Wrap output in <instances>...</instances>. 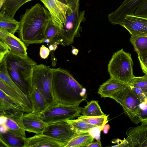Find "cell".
<instances>
[{
	"instance_id": "1",
	"label": "cell",
	"mask_w": 147,
	"mask_h": 147,
	"mask_svg": "<svg viewBox=\"0 0 147 147\" xmlns=\"http://www.w3.org/2000/svg\"><path fill=\"white\" fill-rule=\"evenodd\" d=\"M51 20L47 9L39 3L27 9L20 21V38L27 46L44 43L45 30Z\"/></svg>"
},
{
	"instance_id": "2",
	"label": "cell",
	"mask_w": 147,
	"mask_h": 147,
	"mask_svg": "<svg viewBox=\"0 0 147 147\" xmlns=\"http://www.w3.org/2000/svg\"><path fill=\"white\" fill-rule=\"evenodd\" d=\"M53 94L55 102L69 106H79L87 97L85 88L67 70L52 68Z\"/></svg>"
},
{
	"instance_id": "3",
	"label": "cell",
	"mask_w": 147,
	"mask_h": 147,
	"mask_svg": "<svg viewBox=\"0 0 147 147\" xmlns=\"http://www.w3.org/2000/svg\"><path fill=\"white\" fill-rule=\"evenodd\" d=\"M8 73L19 88L29 96L32 90L33 70L36 63L28 56L22 57L9 51L3 58Z\"/></svg>"
},
{
	"instance_id": "4",
	"label": "cell",
	"mask_w": 147,
	"mask_h": 147,
	"mask_svg": "<svg viewBox=\"0 0 147 147\" xmlns=\"http://www.w3.org/2000/svg\"><path fill=\"white\" fill-rule=\"evenodd\" d=\"M131 54L123 49L114 53L108 65L110 78L128 84L135 77Z\"/></svg>"
},
{
	"instance_id": "5",
	"label": "cell",
	"mask_w": 147,
	"mask_h": 147,
	"mask_svg": "<svg viewBox=\"0 0 147 147\" xmlns=\"http://www.w3.org/2000/svg\"><path fill=\"white\" fill-rule=\"evenodd\" d=\"M86 20L85 11H80L79 6L72 9L69 7L65 23L59 33V38L64 46L71 45L74 37L79 35L82 30L81 24Z\"/></svg>"
},
{
	"instance_id": "6",
	"label": "cell",
	"mask_w": 147,
	"mask_h": 147,
	"mask_svg": "<svg viewBox=\"0 0 147 147\" xmlns=\"http://www.w3.org/2000/svg\"><path fill=\"white\" fill-rule=\"evenodd\" d=\"M82 108L79 106H69L55 102L42 112L37 114L39 117L47 124L72 119L78 116Z\"/></svg>"
},
{
	"instance_id": "7",
	"label": "cell",
	"mask_w": 147,
	"mask_h": 147,
	"mask_svg": "<svg viewBox=\"0 0 147 147\" xmlns=\"http://www.w3.org/2000/svg\"><path fill=\"white\" fill-rule=\"evenodd\" d=\"M32 85H35L50 105L55 102L52 90V72L49 66L41 64L34 68Z\"/></svg>"
},
{
	"instance_id": "8",
	"label": "cell",
	"mask_w": 147,
	"mask_h": 147,
	"mask_svg": "<svg viewBox=\"0 0 147 147\" xmlns=\"http://www.w3.org/2000/svg\"><path fill=\"white\" fill-rule=\"evenodd\" d=\"M112 98L121 105L124 113L133 123H140L139 105L141 102L128 85Z\"/></svg>"
},
{
	"instance_id": "9",
	"label": "cell",
	"mask_w": 147,
	"mask_h": 147,
	"mask_svg": "<svg viewBox=\"0 0 147 147\" xmlns=\"http://www.w3.org/2000/svg\"><path fill=\"white\" fill-rule=\"evenodd\" d=\"M79 133L65 120L47 124L42 134L54 138L65 147Z\"/></svg>"
},
{
	"instance_id": "10",
	"label": "cell",
	"mask_w": 147,
	"mask_h": 147,
	"mask_svg": "<svg viewBox=\"0 0 147 147\" xmlns=\"http://www.w3.org/2000/svg\"><path fill=\"white\" fill-rule=\"evenodd\" d=\"M28 113L24 105L9 96L0 89V115L7 117L21 118Z\"/></svg>"
},
{
	"instance_id": "11",
	"label": "cell",
	"mask_w": 147,
	"mask_h": 147,
	"mask_svg": "<svg viewBox=\"0 0 147 147\" xmlns=\"http://www.w3.org/2000/svg\"><path fill=\"white\" fill-rule=\"evenodd\" d=\"M40 1L48 10L54 23L60 30L65 23L67 12L69 7L58 0Z\"/></svg>"
},
{
	"instance_id": "12",
	"label": "cell",
	"mask_w": 147,
	"mask_h": 147,
	"mask_svg": "<svg viewBox=\"0 0 147 147\" xmlns=\"http://www.w3.org/2000/svg\"><path fill=\"white\" fill-rule=\"evenodd\" d=\"M122 26L134 36H147V18L133 15L125 17Z\"/></svg>"
},
{
	"instance_id": "13",
	"label": "cell",
	"mask_w": 147,
	"mask_h": 147,
	"mask_svg": "<svg viewBox=\"0 0 147 147\" xmlns=\"http://www.w3.org/2000/svg\"><path fill=\"white\" fill-rule=\"evenodd\" d=\"M142 0H124L115 11L109 14L108 19L113 24L122 26L125 16L133 15Z\"/></svg>"
},
{
	"instance_id": "14",
	"label": "cell",
	"mask_w": 147,
	"mask_h": 147,
	"mask_svg": "<svg viewBox=\"0 0 147 147\" xmlns=\"http://www.w3.org/2000/svg\"><path fill=\"white\" fill-rule=\"evenodd\" d=\"M0 40L8 47L9 51L22 57H27L25 44L20 38L7 30L0 28Z\"/></svg>"
},
{
	"instance_id": "15",
	"label": "cell",
	"mask_w": 147,
	"mask_h": 147,
	"mask_svg": "<svg viewBox=\"0 0 147 147\" xmlns=\"http://www.w3.org/2000/svg\"><path fill=\"white\" fill-rule=\"evenodd\" d=\"M0 79L8 84L20 96L24 102L28 113L32 112V105L29 97L19 88L10 78L8 73L6 62L4 58L0 62Z\"/></svg>"
},
{
	"instance_id": "16",
	"label": "cell",
	"mask_w": 147,
	"mask_h": 147,
	"mask_svg": "<svg viewBox=\"0 0 147 147\" xmlns=\"http://www.w3.org/2000/svg\"><path fill=\"white\" fill-rule=\"evenodd\" d=\"M22 119L25 131L36 134H42L47 124L37 114L32 112L24 114Z\"/></svg>"
},
{
	"instance_id": "17",
	"label": "cell",
	"mask_w": 147,
	"mask_h": 147,
	"mask_svg": "<svg viewBox=\"0 0 147 147\" xmlns=\"http://www.w3.org/2000/svg\"><path fill=\"white\" fill-rule=\"evenodd\" d=\"M128 86V84L110 78L100 86L98 93L102 97L112 98Z\"/></svg>"
},
{
	"instance_id": "18",
	"label": "cell",
	"mask_w": 147,
	"mask_h": 147,
	"mask_svg": "<svg viewBox=\"0 0 147 147\" xmlns=\"http://www.w3.org/2000/svg\"><path fill=\"white\" fill-rule=\"evenodd\" d=\"M126 134L132 141V147H147V124L130 127Z\"/></svg>"
},
{
	"instance_id": "19",
	"label": "cell",
	"mask_w": 147,
	"mask_h": 147,
	"mask_svg": "<svg viewBox=\"0 0 147 147\" xmlns=\"http://www.w3.org/2000/svg\"><path fill=\"white\" fill-rule=\"evenodd\" d=\"M64 147V146L52 137L43 134L25 138L24 147Z\"/></svg>"
},
{
	"instance_id": "20",
	"label": "cell",
	"mask_w": 147,
	"mask_h": 147,
	"mask_svg": "<svg viewBox=\"0 0 147 147\" xmlns=\"http://www.w3.org/2000/svg\"><path fill=\"white\" fill-rule=\"evenodd\" d=\"M141 103L147 100V74L135 77L128 84Z\"/></svg>"
},
{
	"instance_id": "21",
	"label": "cell",
	"mask_w": 147,
	"mask_h": 147,
	"mask_svg": "<svg viewBox=\"0 0 147 147\" xmlns=\"http://www.w3.org/2000/svg\"><path fill=\"white\" fill-rule=\"evenodd\" d=\"M32 90L29 97L31 102L32 113L38 114L43 111L49 105L45 98L36 86L32 85Z\"/></svg>"
},
{
	"instance_id": "22",
	"label": "cell",
	"mask_w": 147,
	"mask_h": 147,
	"mask_svg": "<svg viewBox=\"0 0 147 147\" xmlns=\"http://www.w3.org/2000/svg\"><path fill=\"white\" fill-rule=\"evenodd\" d=\"M25 138L8 130L5 133H0L1 146L24 147Z\"/></svg>"
},
{
	"instance_id": "23",
	"label": "cell",
	"mask_w": 147,
	"mask_h": 147,
	"mask_svg": "<svg viewBox=\"0 0 147 147\" xmlns=\"http://www.w3.org/2000/svg\"><path fill=\"white\" fill-rule=\"evenodd\" d=\"M40 0H0V12L14 18L18 9L29 1Z\"/></svg>"
},
{
	"instance_id": "24",
	"label": "cell",
	"mask_w": 147,
	"mask_h": 147,
	"mask_svg": "<svg viewBox=\"0 0 147 147\" xmlns=\"http://www.w3.org/2000/svg\"><path fill=\"white\" fill-rule=\"evenodd\" d=\"M20 22L4 13L0 12V28L14 34L19 30Z\"/></svg>"
},
{
	"instance_id": "25",
	"label": "cell",
	"mask_w": 147,
	"mask_h": 147,
	"mask_svg": "<svg viewBox=\"0 0 147 147\" xmlns=\"http://www.w3.org/2000/svg\"><path fill=\"white\" fill-rule=\"evenodd\" d=\"M94 137L89 132L79 133L72 138L65 147H87Z\"/></svg>"
},
{
	"instance_id": "26",
	"label": "cell",
	"mask_w": 147,
	"mask_h": 147,
	"mask_svg": "<svg viewBox=\"0 0 147 147\" xmlns=\"http://www.w3.org/2000/svg\"><path fill=\"white\" fill-rule=\"evenodd\" d=\"M60 30L59 28L51 20L47 26L45 33L46 38L50 41L49 45L55 44L64 45L59 38Z\"/></svg>"
},
{
	"instance_id": "27",
	"label": "cell",
	"mask_w": 147,
	"mask_h": 147,
	"mask_svg": "<svg viewBox=\"0 0 147 147\" xmlns=\"http://www.w3.org/2000/svg\"><path fill=\"white\" fill-rule=\"evenodd\" d=\"M130 41L133 45L138 57L147 55V36L138 37L131 36Z\"/></svg>"
},
{
	"instance_id": "28",
	"label": "cell",
	"mask_w": 147,
	"mask_h": 147,
	"mask_svg": "<svg viewBox=\"0 0 147 147\" xmlns=\"http://www.w3.org/2000/svg\"><path fill=\"white\" fill-rule=\"evenodd\" d=\"M22 117L18 118L7 117L5 123L8 130L24 138H26V131L23 125Z\"/></svg>"
},
{
	"instance_id": "29",
	"label": "cell",
	"mask_w": 147,
	"mask_h": 147,
	"mask_svg": "<svg viewBox=\"0 0 147 147\" xmlns=\"http://www.w3.org/2000/svg\"><path fill=\"white\" fill-rule=\"evenodd\" d=\"M81 113L82 115L87 117L101 116L105 115L98 101L95 100L87 102V105L82 108Z\"/></svg>"
},
{
	"instance_id": "30",
	"label": "cell",
	"mask_w": 147,
	"mask_h": 147,
	"mask_svg": "<svg viewBox=\"0 0 147 147\" xmlns=\"http://www.w3.org/2000/svg\"><path fill=\"white\" fill-rule=\"evenodd\" d=\"M109 115H105L98 116L87 117L83 115L80 116L78 119L85 121L92 125L101 127L102 130L103 127L108 122V117Z\"/></svg>"
},
{
	"instance_id": "31",
	"label": "cell",
	"mask_w": 147,
	"mask_h": 147,
	"mask_svg": "<svg viewBox=\"0 0 147 147\" xmlns=\"http://www.w3.org/2000/svg\"><path fill=\"white\" fill-rule=\"evenodd\" d=\"M66 121L72 125L76 130L80 133L89 132L95 127H100L92 125L78 119L67 120Z\"/></svg>"
},
{
	"instance_id": "32",
	"label": "cell",
	"mask_w": 147,
	"mask_h": 147,
	"mask_svg": "<svg viewBox=\"0 0 147 147\" xmlns=\"http://www.w3.org/2000/svg\"><path fill=\"white\" fill-rule=\"evenodd\" d=\"M0 89L9 96L22 104L25 107L23 100L18 94L8 84L0 79Z\"/></svg>"
},
{
	"instance_id": "33",
	"label": "cell",
	"mask_w": 147,
	"mask_h": 147,
	"mask_svg": "<svg viewBox=\"0 0 147 147\" xmlns=\"http://www.w3.org/2000/svg\"><path fill=\"white\" fill-rule=\"evenodd\" d=\"M139 108V118L140 123L142 124H147V100L140 103Z\"/></svg>"
},
{
	"instance_id": "34",
	"label": "cell",
	"mask_w": 147,
	"mask_h": 147,
	"mask_svg": "<svg viewBox=\"0 0 147 147\" xmlns=\"http://www.w3.org/2000/svg\"><path fill=\"white\" fill-rule=\"evenodd\" d=\"M133 14L136 16L147 18V0H142Z\"/></svg>"
},
{
	"instance_id": "35",
	"label": "cell",
	"mask_w": 147,
	"mask_h": 147,
	"mask_svg": "<svg viewBox=\"0 0 147 147\" xmlns=\"http://www.w3.org/2000/svg\"><path fill=\"white\" fill-rule=\"evenodd\" d=\"M113 143H117L116 145L113 146L112 147H132V142L130 138L127 137L126 139L124 138L123 140H121L117 139L113 142Z\"/></svg>"
},
{
	"instance_id": "36",
	"label": "cell",
	"mask_w": 147,
	"mask_h": 147,
	"mask_svg": "<svg viewBox=\"0 0 147 147\" xmlns=\"http://www.w3.org/2000/svg\"><path fill=\"white\" fill-rule=\"evenodd\" d=\"M9 51V49L7 46L0 40V62L2 61L5 55Z\"/></svg>"
},
{
	"instance_id": "37",
	"label": "cell",
	"mask_w": 147,
	"mask_h": 147,
	"mask_svg": "<svg viewBox=\"0 0 147 147\" xmlns=\"http://www.w3.org/2000/svg\"><path fill=\"white\" fill-rule=\"evenodd\" d=\"M50 50L49 48L44 45L40 47L39 54L40 57L42 59H47L50 54Z\"/></svg>"
},
{
	"instance_id": "38",
	"label": "cell",
	"mask_w": 147,
	"mask_h": 147,
	"mask_svg": "<svg viewBox=\"0 0 147 147\" xmlns=\"http://www.w3.org/2000/svg\"><path fill=\"white\" fill-rule=\"evenodd\" d=\"M101 131H102V128L101 127H97L93 128L89 132L94 138L100 143H101L100 134Z\"/></svg>"
},
{
	"instance_id": "39",
	"label": "cell",
	"mask_w": 147,
	"mask_h": 147,
	"mask_svg": "<svg viewBox=\"0 0 147 147\" xmlns=\"http://www.w3.org/2000/svg\"><path fill=\"white\" fill-rule=\"evenodd\" d=\"M142 70L147 68V55L142 57H138Z\"/></svg>"
},
{
	"instance_id": "40",
	"label": "cell",
	"mask_w": 147,
	"mask_h": 147,
	"mask_svg": "<svg viewBox=\"0 0 147 147\" xmlns=\"http://www.w3.org/2000/svg\"><path fill=\"white\" fill-rule=\"evenodd\" d=\"M68 6L71 9L79 6V0H66Z\"/></svg>"
},
{
	"instance_id": "41",
	"label": "cell",
	"mask_w": 147,
	"mask_h": 147,
	"mask_svg": "<svg viewBox=\"0 0 147 147\" xmlns=\"http://www.w3.org/2000/svg\"><path fill=\"white\" fill-rule=\"evenodd\" d=\"M8 130V128L5 123L0 124V133H5Z\"/></svg>"
},
{
	"instance_id": "42",
	"label": "cell",
	"mask_w": 147,
	"mask_h": 147,
	"mask_svg": "<svg viewBox=\"0 0 147 147\" xmlns=\"http://www.w3.org/2000/svg\"><path fill=\"white\" fill-rule=\"evenodd\" d=\"M101 144L98 142L91 143L89 144L87 147H101Z\"/></svg>"
},
{
	"instance_id": "43",
	"label": "cell",
	"mask_w": 147,
	"mask_h": 147,
	"mask_svg": "<svg viewBox=\"0 0 147 147\" xmlns=\"http://www.w3.org/2000/svg\"><path fill=\"white\" fill-rule=\"evenodd\" d=\"M48 47L51 51H54L57 48V45L55 44H50L48 45Z\"/></svg>"
},
{
	"instance_id": "44",
	"label": "cell",
	"mask_w": 147,
	"mask_h": 147,
	"mask_svg": "<svg viewBox=\"0 0 147 147\" xmlns=\"http://www.w3.org/2000/svg\"><path fill=\"white\" fill-rule=\"evenodd\" d=\"M110 126L109 124H105L103 127L102 130L105 134H107L109 129Z\"/></svg>"
},
{
	"instance_id": "45",
	"label": "cell",
	"mask_w": 147,
	"mask_h": 147,
	"mask_svg": "<svg viewBox=\"0 0 147 147\" xmlns=\"http://www.w3.org/2000/svg\"><path fill=\"white\" fill-rule=\"evenodd\" d=\"M79 51L78 49L74 47L72 50L71 52L74 55H75V56H76L77 55Z\"/></svg>"
},
{
	"instance_id": "46",
	"label": "cell",
	"mask_w": 147,
	"mask_h": 147,
	"mask_svg": "<svg viewBox=\"0 0 147 147\" xmlns=\"http://www.w3.org/2000/svg\"><path fill=\"white\" fill-rule=\"evenodd\" d=\"M60 2L66 5H68L67 3V1L66 0H58Z\"/></svg>"
}]
</instances>
